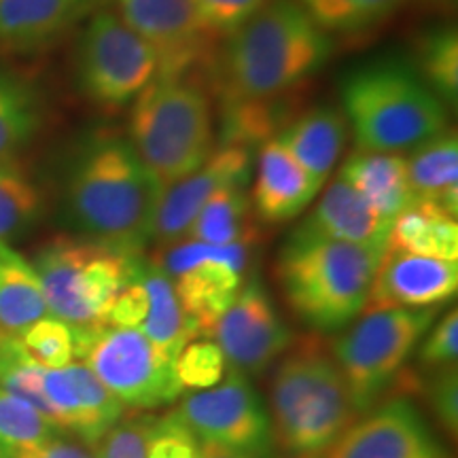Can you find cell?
Segmentation results:
<instances>
[{
  "label": "cell",
  "mask_w": 458,
  "mask_h": 458,
  "mask_svg": "<svg viewBox=\"0 0 458 458\" xmlns=\"http://www.w3.org/2000/svg\"><path fill=\"white\" fill-rule=\"evenodd\" d=\"M458 357V310H452L435 325L431 335L420 348V363L427 368H448L456 365Z\"/></svg>",
  "instance_id": "obj_40"
},
{
  "label": "cell",
  "mask_w": 458,
  "mask_h": 458,
  "mask_svg": "<svg viewBox=\"0 0 458 458\" xmlns=\"http://www.w3.org/2000/svg\"><path fill=\"white\" fill-rule=\"evenodd\" d=\"M276 139L301 165L314 187L327 182L348 139L346 117L331 106H317L278 130Z\"/></svg>",
  "instance_id": "obj_21"
},
{
  "label": "cell",
  "mask_w": 458,
  "mask_h": 458,
  "mask_svg": "<svg viewBox=\"0 0 458 458\" xmlns=\"http://www.w3.org/2000/svg\"><path fill=\"white\" fill-rule=\"evenodd\" d=\"M342 102L359 151L401 156L448 130L444 102L401 60L354 68L342 81Z\"/></svg>",
  "instance_id": "obj_5"
},
{
  "label": "cell",
  "mask_w": 458,
  "mask_h": 458,
  "mask_svg": "<svg viewBox=\"0 0 458 458\" xmlns=\"http://www.w3.org/2000/svg\"><path fill=\"white\" fill-rule=\"evenodd\" d=\"M391 223L352 185L337 179L325 189L314 210L297 227L340 242L386 249Z\"/></svg>",
  "instance_id": "obj_19"
},
{
  "label": "cell",
  "mask_w": 458,
  "mask_h": 458,
  "mask_svg": "<svg viewBox=\"0 0 458 458\" xmlns=\"http://www.w3.org/2000/svg\"><path fill=\"white\" fill-rule=\"evenodd\" d=\"M306 458H450L414 403L385 401L359 414L334 442Z\"/></svg>",
  "instance_id": "obj_13"
},
{
  "label": "cell",
  "mask_w": 458,
  "mask_h": 458,
  "mask_svg": "<svg viewBox=\"0 0 458 458\" xmlns=\"http://www.w3.org/2000/svg\"><path fill=\"white\" fill-rule=\"evenodd\" d=\"M0 458H7V456H4V454H3V452H0Z\"/></svg>",
  "instance_id": "obj_46"
},
{
  "label": "cell",
  "mask_w": 458,
  "mask_h": 458,
  "mask_svg": "<svg viewBox=\"0 0 458 458\" xmlns=\"http://www.w3.org/2000/svg\"><path fill=\"white\" fill-rule=\"evenodd\" d=\"M153 425L156 418L151 416H122L91 445L94 458H147Z\"/></svg>",
  "instance_id": "obj_37"
},
{
  "label": "cell",
  "mask_w": 458,
  "mask_h": 458,
  "mask_svg": "<svg viewBox=\"0 0 458 458\" xmlns=\"http://www.w3.org/2000/svg\"><path fill=\"white\" fill-rule=\"evenodd\" d=\"M11 458H37L32 454V450L30 452H21V454H15V456H11Z\"/></svg>",
  "instance_id": "obj_45"
},
{
  "label": "cell",
  "mask_w": 458,
  "mask_h": 458,
  "mask_svg": "<svg viewBox=\"0 0 458 458\" xmlns=\"http://www.w3.org/2000/svg\"><path fill=\"white\" fill-rule=\"evenodd\" d=\"M458 289V263L385 249L371 278L363 312L425 310L450 301Z\"/></svg>",
  "instance_id": "obj_17"
},
{
  "label": "cell",
  "mask_w": 458,
  "mask_h": 458,
  "mask_svg": "<svg viewBox=\"0 0 458 458\" xmlns=\"http://www.w3.org/2000/svg\"><path fill=\"white\" fill-rule=\"evenodd\" d=\"M182 240L213 246L253 242L255 227L250 223V198L246 196V185L219 189L202 206Z\"/></svg>",
  "instance_id": "obj_28"
},
{
  "label": "cell",
  "mask_w": 458,
  "mask_h": 458,
  "mask_svg": "<svg viewBox=\"0 0 458 458\" xmlns=\"http://www.w3.org/2000/svg\"><path fill=\"white\" fill-rule=\"evenodd\" d=\"M329 34L297 0H266L257 13L227 37L216 55L223 102L221 145L249 147L276 130V105L327 64Z\"/></svg>",
  "instance_id": "obj_1"
},
{
  "label": "cell",
  "mask_w": 458,
  "mask_h": 458,
  "mask_svg": "<svg viewBox=\"0 0 458 458\" xmlns=\"http://www.w3.org/2000/svg\"><path fill=\"white\" fill-rule=\"evenodd\" d=\"M337 176L357 189L388 221L414 202L405 157L399 153L357 151L342 164Z\"/></svg>",
  "instance_id": "obj_23"
},
{
  "label": "cell",
  "mask_w": 458,
  "mask_h": 458,
  "mask_svg": "<svg viewBox=\"0 0 458 458\" xmlns=\"http://www.w3.org/2000/svg\"><path fill=\"white\" fill-rule=\"evenodd\" d=\"M416 72L444 105L458 100V34L454 26H435L418 41Z\"/></svg>",
  "instance_id": "obj_31"
},
{
  "label": "cell",
  "mask_w": 458,
  "mask_h": 458,
  "mask_svg": "<svg viewBox=\"0 0 458 458\" xmlns=\"http://www.w3.org/2000/svg\"><path fill=\"white\" fill-rule=\"evenodd\" d=\"M57 428L24 399L0 388V452L11 458L37 450L54 437Z\"/></svg>",
  "instance_id": "obj_33"
},
{
  "label": "cell",
  "mask_w": 458,
  "mask_h": 458,
  "mask_svg": "<svg viewBox=\"0 0 458 458\" xmlns=\"http://www.w3.org/2000/svg\"><path fill=\"white\" fill-rule=\"evenodd\" d=\"M225 363L242 376H257L293 344L289 325L280 318L272 297L250 278L213 331Z\"/></svg>",
  "instance_id": "obj_14"
},
{
  "label": "cell",
  "mask_w": 458,
  "mask_h": 458,
  "mask_svg": "<svg viewBox=\"0 0 458 458\" xmlns=\"http://www.w3.org/2000/svg\"><path fill=\"white\" fill-rule=\"evenodd\" d=\"M425 394L433 414L442 422L445 431L456 437L458 431V376L454 365L435 368L425 385Z\"/></svg>",
  "instance_id": "obj_39"
},
{
  "label": "cell",
  "mask_w": 458,
  "mask_h": 458,
  "mask_svg": "<svg viewBox=\"0 0 458 458\" xmlns=\"http://www.w3.org/2000/svg\"><path fill=\"white\" fill-rule=\"evenodd\" d=\"M43 196L20 162L0 165V242L26 233L38 221Z\"/></svg>",
  "instance_id": "obj_32"
},
{
  "label": "cell",
  "mask_w": 458,
  "mask_h": 458,
  "mask_svg": "<svg viewBox=\"0 0 458 458\" xmlns=\"http://www.w3.org/2000/svg\"><path fill=\"white\" fill-rule=\"evenodd\" d=\"M41 123L37 91L20 74L0 71V165L20 162L17 156Z\"/></svg>",
  "instance_id": "obj_29"
},
{
  "label": "cell",
  "mask_w": 458,
  "mask_h": 458,
  "mask_svg": "<svg viewBox=\"0 0 458 458\" xmlns=\"http://www.w3.org/2000/svg\"><path fill=\"white\" fill-rule=\"evenodd\" d=\"M385 249L340 242L295 227L278 253L284 300L308 327L337 331L363 312Z\"/></svg>",
  "instance_id": "obj_4"
},
{
  "label": "cell",
  "mask_w": 458,
  "mask_h": 458,
  "mask_svg": "<svg viewBox=\"0 0 458 458\" xmlns=\"http://www.w3.org/2000/svg\"><path fill=\"white\" fill-rule=\"evenodd\" d=\"M148 295L145 284H142L140 274L134 283L125 286L117 300L113 301L111 310H108L105 327H139L147 317Z\"/></svg>",
  "instance_id": "obj_41"
},
{
  "label": "cell",
  "mask_w": 458,
  "mask_h": 458,
  "mask_svg": "<svg viewBox=\"0 0 458 458\" xmlns=\"http://www.w3.org/2000/svg\"><path fill=\"white\" fill-rule=\"evenodd\" d=\"M199 458H266L259 454H250V452L225 448V445L199 442Z\"/></svg>",
  "instance_id": "obj_43"
},
{
  "label": "cell",
  "mask_w": 458,
  "mask_h": 458,
  "mask_svg": "<svg viewBox=\"0 0 458 458\" xmlns=\"http://www.w3.org/2000/svg\"><path fill=\"white\" fill-rule=\"evenodd\" d=\"M250 148L240 145H221L210 157L168 187H162L151 225V242L159 249L181 242L185 238L202 206L227 185H246L250 179Z\"/></svg>",
  "instance_id": "obj_16"
},
{
  "label": "cell",
  "mask_w": 458,
  "mask_h": 458,
  "mask_svg": "<svg viewBox=\"0 0 458 458\" xmlns=\"http://www.w3.org/2000/svg\"><path fill=\"white\" fill-rule=\"evenodd\" d=\"M142 253L89 238L57 236L37 250L32 267L41 280L49 317L68 327H105L113 301L142 270Z\"/></svg>",
  "instance_id": "obj_7"
},
{
  "label": "cell",
  "mask_w": 458,
  "mask_h": 458,
  "mask_svg": "<svg viewBox=\"0 0 458 458\" xmlns=\"http://www.w3.org/2000/svg\"><path fill=\"white\" fill-rule=\"evenodd\" d=\"M359 416L331 344L317 335L293 340L270 385L272 439L291 458L334 442Z\"/></svg>",
  "instance_id": "obj_3"
},
{
  "label": "cell",
  "mask_w": 458,
  "mask_h": 458,
  "mask_svg": "<svg viewBox=\"0 0 458 458\" xmlns=\"http://www.w3.org/2000/svg\"><path fill=\"white\" fill-rule=\"evenodd\" d=\"M327 34H365L391 21L408 0H297Z\"/></svg>",
  "instance_id": "obj_30"
},
{
  "label": "cell",
  "mask_w": 458,
  "mask_h": 458,
  "mask_svg": "<svg viewBox=\"0 0 458 458\" xmlns=\"http://www.w3.org/2000/svg\"><path fill=\"white\" fill-rule=\"evenodd\" d=\"M249 244L213 246L181 240L165 249L162 263L182 312L198 337H213L215 325L242 289Z\"/></svg>",
  "instance_id": "obj_11"
},
{
  "label": "cell",
  "mask_w": 458,
  "mask_h": 458,
  "mask_svg": "<svg viewBox=\"0 0 458 458\" xmlns=\"http://www.w3.org/2000/svg\"><path fill=\"white\" fill-rule=\"evenodd\" d=\"M162 193L130 140L94 134L79 148L66 182V210L83 238L142 253Z\"/></svg>",
  "instance_id": "obj_2"
},
{
  "label": "cell",
  "mask_w": 458,
  "mask_h": 458,
  "mask_svg": "<svg viewBox=\"0 0 458 458\" xmlns=\"http://www.w3.org/2000/svg\"><path fill=\"white\" fill-rule=\"evenodd\" d=\"M225 357L215 340H191L174 359V376L185 391H206L223 380Z\"/></svg>",
  "instance_id": "obj_35"
},
{
  "label": "cell",
  "mask_w": 458,
  "mask_h": 458,
  "mask_svg": "<svg viewBox=\"0 0 458 458\" xmlns=\"http://www.w3.org/2000/svg\"><path fill=\"white\" fill-rule=\"evenodd\" d=\"M79 88L105 111L131 105L157 77V55L114 11H98L85 26L77 54Z\"/></svg>",
  "instance_id": "obj_10"
},
{
  "label": "cell",
  "mask_w": 458,
  "mask_h": 458,
  "mask_svg": "<svg viewBox=\"0 0 458 458\" xmlns=\"http://www.w3.org/2000/svg\"><path fill=\"white\" fill-rule=\"evenodd\" d=\"M206 30L213 37H229L259 11L266 0H193Z\"/></svg>",
  "instance_id": "obj_38"
},
{
  "label": "cell",
  "mask_w": 458,
  "mask_h": 458,
  "mask_svg": "<svg viewBox=\"0 0 458 458\" xmlns=\"http://www.w3.org/2000/svg\"><path fill=\"white\" fill-rule=\"evenodd\" d=\"M24 351L47 369H60L74 360V334L66 323L45 317L20 337Z\"/></svg>",
  "instance_id": "obj_36"
},
{
  "label": "cell",
  "mask_w": 458,
  "mask_h": 458,
  "mask_svg": "<svg viewBox=\"0 0 458 458\" xmlns=\"http://www.w3.org/2000/svg\"><path fill=\"white\" fill-rule=\"evenodd\" d=\"M199 442L272 456V427L266 405L249 377L229 369L225 380L193 393L174 410Z\"/></svg>",
  "instance_id": "obj_12"
},
{
  "label": "cell",
  "mask_w": 458,
  "mask_h": 458,
  "mask_svg": "<svg viewBox=\"0 0 458 458\" xmlns=\"http://www.w3.org/2000/svg\"><path fill=\"white\" fill-rule=\"evenodd\" d=\"M43 365H38L24 351L20 340L0 335V388L24 399L55 427L54 414H51L47 399L43 394Z\"/></svg>",
  "instance_id": "obj_34"
},
{
  "label": "cell",
  "mask_w": 458,
  "mask_h": 458,
  "mask_svg": "<svg viewBox=\"0 0 458 458\" xmlns=\"http://www.w3.org/2000/svg\"><path fill=\"white\" fill-rule=\"evenodd\" d=\"M388 249L408 253L437 257V259H458V221L444 213L435 204L414 199L391 223L386 240Z\"/></svg>",
  "instance_id": "obj_26"
},
{
  "label": "cell",
  "mask_w": 458,
  "mask_h": 458,
  "mask_svg": "<svg viewBox=\"0 0 458 458\" xmlns=\"http://www.w3.org/2000/svg\"><path fill=\"white\" fill-rule=\"evenodd\" d=\"M32 454L37 458H94V454L85 450V445L57 437V433L37 450H32Z\"/></svg>",
  "instance_id": "obj_42"
},
{
  "label": "cell",
  "mask_w": 458,
  "mask_h": 458,
  "mask_svg": "<svg viewBox=\"0 0 458 458\" xmlns=\"http://www.w3.org/2000/svg\"><path fill=\"white\" fill-rule=\"evenodd\" d=\"M140 280L148 295L147 317L142 320L140 331L153 342L157 351L174 360L189 342L196 340V329L182 312L170 276L157 263H142Z\"/></svg>",
  "instance_id": "obj_27"
},
{
  "label": "cell",
  "mask_w": 458,
  "mask_h": 458,
  "mask_svg": "<svg viewBox=\"0 0 458 458\" xmlns=\"http://www.w3.org/2000/svg\"><path fill=\"white\" fill-rule=\"evenodd\" d=\"M119 17L157 55V74L187 77L210 57L213 34L199 20L193 0H114Z\"/></svg>",
  "instance_id": "obj_15"
},
{
  "label": "cell",
  "mask_w": 458,
  "mask_h": 458,
  "mask_svg": "<svg viewBox=\"0 0 458 458\" xmlns=\"http://www.w3.org/2000/svg\"><path fill=\"white\" fill-rule=\"evenodd\" d=\"M98 0H0V45L38 47L68 30Z\"/></svg>",
  "instance_id": "obj_22"
},
{
  "label": "cell",
  "mask_w": 458,
  "mask_h": 458,
  "mask_svg": "<svg viewBox=\"0 0 458 458\" xmlns=\"http://www.w3.org/2000/svg\"><path fill=\"white\" fill-rule=\"evenodd\" d=\"M128 140L162 187L191 174L215 151L208 94L187 77L157 74L131 102Z\"/></svg>",
  "instance_id": "obj_6"
},
{
  "label": "cell",
  "mask_w": 458,
  "mask_h": 458,
  "mask_svg": "<svg viewBox=\"0 0 458 458\" xmlns=\"http://www.w3.org/2000/svg\"><path fill=\"white\" fill-rule=\"evenodd\" d=\"M317 193L318 189L283 147V142L272 139L261 147L250 196L255 215L261 221L283 223L295 219Z\"/></svg>",
  "instance_id": "obj_20"
},
{
  "label": "cell",
  "mask_w": 458,
  "mask_h": 458,
  "mask_svg": "<svg viewBox=\"0 0 458 458\" xmlns=\"http://www.w3.org/2000/svg\"><path fill=\"white\" fill-rule=\"evenodd\" d=\"M414 3L420 7L422 11L433 15H442V17H450L456 13V4L458 0H414Z\"/></svg>",
  "instance_id": "obj_44"
},
{
  "label": "cell",
  "mask_w": 458,
  "mask_h": 458,
  "mask_svg": "<svg viewBox=\"0 0 458 458\" xmlns=\"http://www.w3.org/2000/svg\"><path fill=\"white\" fill-rule=\"evenodd\" d=\"M435 310L363 312L334 342L331 352L359 414L374 408L388 391L431 327Z\"/></svg>",
  "instance_id": "obj_8"
},
{
  "label": "cell",
  "mask_w": 458,
  "mask_h": 458,
  "mask_svg": "<svg viewBox=\"0 0 458 458\" xmlns=\"http://www.w3.org/2000/svg\"><path fill=\"white\" fill-rule=\"evenodd\" d=\"M43 394L57 428H68L94 445L123 416V405L88 365L77 363L43 374Z\"/></svg>",
  "instance_id": "obj_18"
},
{
  "label": "cell",
  "mask_w": 458,
  "mask_h": 458,
  "mask_svg": "<svg viewBox=\"0 0 458 458\" xmlns=\"http://www.w3.org/2000/svg\"><path fill=\"white\" fill-rule=\"evenodd\" d=\"M74 357L94 371L122 405L153 410L172 403L182 388L170 360L139 327L74 331Z\"/></svg>",
  "instance_id": "obj_9"
},
{
  "label": "cell",
  "mask_w": 458,
  "mask_h": 458,
  "mask_svg": "<svg viewBox=\"0 0 458 458\" xmlns=\"http://www.w3.org/2000/svg\"><path fill=\"white\" fill-rule=\"evenodd\" d=\"M410 191L414 199L435 204L444 213H458V139L444 130L422 142L405 159Z\"/></svg>",
  "instance_id": "obj_25"
},
{
  "label": "cell",
  "mask_w": 458,
  "mask_h": 458,
  "mask_svg": "<svg viewBox=\"0 0 458 458\" xmlns=\"http://www.w3.org/2000/svg\"><path fill=\"white\" fill-rule=\"evenodd\" d=\"M45 317L49 310L37 270L9 242H0V335L20 340Z\"/></svg>",
  "instance_id": "obj_24"
}]
</instances>
